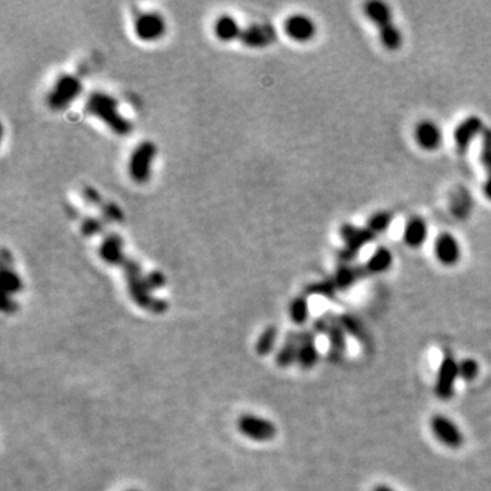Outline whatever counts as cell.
<instances>
[{
  "label": "cell",
  "instance_id": "cell-1",
  "mask_svg": "<svg viewBox=\"0 0 491 491\" xmlns=\"http://www.w3.org/2000/svg\"><path fill=\"white\" fill-rule=\"evenodd\" d=\"M363 13L367 19L376 26L378 37L382 47L391 52H396L404 42L403 33L395 22L392 8L388 3L371 0L367 1L363 7Z\"/></svg>",
  "mask_w": 491,
  "mask_h": 491
},
{
  "label": "cell",
  "instance_id": "cell-2",
  "mask_svg": "<svg viewBox=\"0 0 491 491\" xmlns=\"http://www.w3.org/2000/svg\"><path fill=\"white\" fill-rule=\"evenodd\" d=\"M86 111L117 135H127L132 132V125L119 111V103L114 96L105 92H93L86 101Z\"/></svg>",
  "mask_w": 491,
  "mask_h": 491
},
{
  "label": "cell",
  "instance_id": "cell-3",
  "mask_svg": "<svg viewBox=\"0 0 491 491\" xmlns=\"http://www.w3.org/2000/svg\"><path fill=\"white\" fill-rule=\"evenodd\" d=\"M316 333H321L326 335L328 340H329V354L328 358L330 362H341L345 354V348H347V342H345V330L341 326L339 317L333 316V314H326L322 316L321 318H318L314 322V329Z\"/></svg>",
  "mask_w": 491,
  "mask_h": 491
},
{
  "label": "cell",
  "instance_id": "cell-4",
  "mask_svg": "<svg viewBox=\"0 0 491 491\" xmlns=\"http://www.w3.org/2000/svg\"><path fill=\"white\" fill-rule=\"evenodd\" d=\"M81 93H82L81 79L71 74H63L55 81L51 92L47 97V103L51 110L63 111L67 107H70Z\"/></svg>",
  "mask_w": 491,
  "mask_h": 491
},
{
  "label": "cell",
  "instance_id": "cell-5",
  "mask_svg": "<svg viewBox=\"0 0 491 491\" xmlns=\"http://www.w3.org/2000/svg\"><path fill=\"white\" fill-rule=\"evenodd\" d=\"M340 236L344 247L341 248L339 257L344 264H351L360 250L377 238V235L373 233L367 226L358 227L354 224H344L340 228Z\"/></svg>",
  "mask_w": 491,
  "mask_h": 491
},
{
  "label": "cell",
  "instance_id": "cell-6",
  "mask_svg": "<svg viewBox=\"0 0 491 491\" xmlns=\"http://www.w3.org/2000/svg\"><path fill=\"white\" fill-rule=\"evenodd\" d=\"M157 154L156 145L151 141H144L134 148L129 158V175L135 183H146L151 176L153 163Z\"/></svg>",
  "mask_w": 491,
  "mask_h": 491
},
{
  "label": "cell",
  "instance_id": "cell-7",
  "mask_svg": "<svg viewBox=\"0 0 491 491\" xmlns=\"http://www.w3.org/2000/svg\"><path fill=\"white\" fill-rule=\"evenodd\" d=\"M458 377V362L454 359L452 352H445L438 369L435 382V395L441 400H449L454 397V383Z\"/></svg>",
  "mask_w": 491,
  "mask_h": 491
},
{
  "label": "cell",
  "instance_id": "cell-8",
  "mask_svg": "<svg viewBox=\"0 0 491 491\" xmlns=\"http://www.w3.org/2000/svg\"><path fill=\"white\" fill-rule=\"evenodd\" d=\"M166 30H167L166 19L156 11L141 13L134 21L135 36L146 42L160 40L166 35Z\"/></svg>",
  "mask_w": 491,
  "mask_h": 491
},
{
  "label": "cell",
  "instance_id": "cell-9",
  "mask_svg": "<svg viewBox=\"0 0 491 491\" xmlns=\"http://www.w3.org/2000/svg\"><path fill=\"white\" fill-rule=\"evenodd\" d=\"M238 429L245 437L257 442L272 441L277 434V429L270 420L250 414L239 417Z\"/></svg>",
  "mask_w": 491,
  "mask_h": 491
},
{
  "label": "cell",
  "instance_id": "cell-10",
  "mask_svg": "<svg viewBox=\"0 0 491 491\" xmlns=\"http://www.w3.org/2000/svg\"><path fill=\"white\" fill-rule=\"evenodd\" d=\"M284 33L296 42H308L317 36V23L307 14L295 13L284 21Z\"/></svg>",
  "mask_w": 491,
  "mask_h": 491
},
{
  "label": "cell",
  "instance_id": "cell-11",
  "mask_svg": "<svg viewBox=\"0 0 491 491\" xmlns=\"http://www.w3.org/2000/svg\"><path fill=\"white\" fill-rule=\"evenodd\" d=\"M433 251L437 261L448 267L456 266L463 257L461 243L451 232H441L435 238Z\"/></svg>",
  "mask_w": 491,
  "mask_h": 491
},
{
  "label": "cell",
  "instance_id": "cell-12",
  "mask_svg": "<svg viewBox=\"0 0 491 491\" xmlns=\"http://www.w3.org/2000/svg\"><path fill=\"white\" fill-rule=\"evenodd\" d=\"M485 130L486 127L482 117L475 115L466 117L460 125H457L454 129V141L458 154H466L473 141L478 137H482Z\"/></svg>",
  "mask_w": 491,
  "mask_h": 491
},
{
  "label": "cell",
  "instance_id": "cell-13",
  "mask_svg": "<svg viewBox=\"0 0 491 491\" xmlns=\"http://www.w3.org/2000/svg\"><path fill=\"white\" fill-rule=\"evenodd\" d=\"M416 145L424 151H438L444 144V132L434 120H422L416 125L414 132Z\"/></svg>",
  "mask_w": 491,
  "mask_h": 491
},
{
  "label": "cell",
  "instance_id": "cell-14",
  "mask_svg": "<svg viewBox=\"0 0 491 491\" xmlns=\"http://www.w3.org/2000/svg\"><path fill=\"white\" fill-rule=\"evenodd\" d=\"M432 430L437 439L448 448L458 449L464 444V435L461 430L446 416L435 415L432 419Z\"/></svg>",
  "mask_w": 491,
  "mask_h": 491
},
{
  "label": "cell",
  "instance_id": "cell-15",
  "mask_svg": "<svg viewBox=\"0 0 491 491\" xmlns=\"http://www.w3.org/2000/svg\"><path fill=\"white\" fill-rule=\"evenodd\" d=\"M277 37L276 29L267 23H251L243 28L241 41L248 48H264Z\"/></svg>",
  "mask_w": 491,
  "mask_h": 491
},
{
  "label": "cell",
  "instance_id": "cell-16",
  "mask_svg": "<svg viewBox=\"0 0 491 491\" xmlns=\"http://www.w3.org/2000/svg\"><path fill=\"white\" fill-rule=\"evenodd\" d=\"M366 277H370L366 265L344 264L336 270L335 276L330 279L337 291H347L348 288L354 287Z\"/></svg>",
  "mask_w": 491,
  "mask_h": 491
},
{
  "label": "cell",
  "instance_id": "cell-17",
  "mask_svg": "<svg viewBox=\"0 0 491 491\" xmlns=\"http://www.w3.org/2000/svg\"><path fill=\"white\" fill-rule=\"evenodd\" d=\"M429 238V224L422 217H411L403 229V242L410 248H419Z\"/></svg>",
  "mask_w": 491,
  "mask_h": 491
},
{
  "label": "cell",
  "instance_id": "cell-18",
  "mask_svg": "<svg viewBox=\"0 0 491 491\" xmlns=\"http://www.w3.org/2000/svg\"><path fill=\"white\" fill-rule=\"evenodd\" d=\"M318 350L316 345V332L314 330H302L299 332V355L298 364L303 370L314 367L318 362Z\"/></svg>",
  "mask_w": 491,
  "mask_h": 491
},
{
  "label": "cell",
  "instance_id": "cell-19",
  "mask_svg": "<svg viewBox=\"0 0 491 491\" xmlns=\"http://www.w3.org/2000/svg\"><path fill=\"white\" fill-rule=\"evenodd\" d=\"M103 261L110 265H123L126 262L123 254V241L117 235H108L104 238L98 248Z\"/></svg>",
  "mask_w": 491,
  "mask_h": 491
},
{
  "label": "cell",
  "instance_id": "cell-20",
  "mask_svg": "<svg viewBox=\"0 0 491 491\" xmlns=\"http://www.w3.org/2000/svg\"><path fill=\"white\" fill-rule=\"evenodd\" d=\"M242 28L238 22V19L229 14H223L220 16L219 18L214 21V25H213V32H214V36L219 38L220 41H232V40H236V38H241V35H242Z\"/></svg>",
  "mask_w": 491,
  "mask_h": 491
},
{
  "label": "cell",
  "instance_id": "cell-21",
  "mask_svg": "<svg viewBox=\"0 0 491 491\" xmlns=\"http://www.w3.org/2000/svg\"><path fill=\"white\" fill-rule=\"evenodd\" d=\"M395 261V257L392 254V251L385 247L381 246L374 250V253L371 254V257L367 260L366 267L370 273V276H376V275H382L385 272H388Z\"/></svg>",
  "mask_w": 491,
  "mask_h": 491
},
{
  "label": "cell",
  "instance_id": "cell-22",
  "mask_svg": "<svg viewBox=\"0 0 491 491\" xmlns=\"http://www.w3.org/2000/svg\"><path fill=\"white\" fill-rule=\"evenodd\" d=\"M299 355V332H289L284 340L283 347L279 351L276 362L280 367H289L295 362L298 363Z\"/></svg>",
  "mask_w": 491,
  "mask_h": 491
},
{
  "label": "cell",
  "instance_id": "cell-23",
  "mask_svg": "<svg viewBox=\"0 0 491 491\" xmlns=\"http://www.w3.org/2000/svg\"><path fill=\"white\" fill-rule=\"evenodd\" d=\"M339 321H340L341 326L344 328L345 332H348L351 336H354L357 340L360 341L362 344H367L369 342V335L364 329V326L362 325V322L355 318L354 316H350V314H342L339 317Z\"/></svg>",
  "mask_w": 491,
  "mask_h": 491
},
{
  "label": "cell",
  "instance_id": "cell-24",
  "mask_svg": "<svg viewBox=\"0 0 491 491\" xmlns=\"http://www.w3.org/2000/svg\"><path fill=\"white\" fill-rule=\"evenodd\" d=\"M395 220V214L389 210H379L377 213H374L373 216L369 217L366 226L373 231V233L381 235L383 232L388 231V228L391 227V224Z\"/></svg>",
  "mask_w": 491,
  "mask_h": 491
},
{
  "label": "cell",
  "instance_id": "cell-25",
  "mask_svg": "<svg viewBox=\"0 0 491 491\" xmlns=\"http://www.w3.org/2000/svg\"><path fill=\"white\" fill-rule=\"evenodd\" d=\"M1 284H3V296H11L22 289V282L18 275L11 269L4 266L1 272Z\"/></svg>",
  "mask_w": 491,
  "mask_h": 491
},
{
  "label": "cell",
  "instance_id": "cell-26",
  "mask_svg": "<svg viewBox=\"0 0 491 491\" xmlns=\"http://www.w3.org/2000/svg\"><path fill=\"white\" fill-rule=\"evenodd\" d=\"M277 328L276 326H269L266 328L264 332L261 333L260 339L257 341L255 344V350H257V354L258 355H269L275 345H276V340H277Z\"/></svg>",
  "mask_w": 491,
  "mask_h": 491
},
{
  "label": "cell",
  "instance_id": "cell-27",
  "mask_svg": "<svg viewBox=\"0 0 491 491\" xmlns=\"http://www.w3.org/2000/svg\"><path fill=\"white\" fill-rule=\"evenodd\" d=\"M308 314H310V310H308V301L306 295L295 298L289 304V317L292 322L302 325L308 320Z\"/></svg>",
  "mask_w": 491,
  "mask_h": 491
},
{
  "label": "cell",
  "instance_id": "cell-28",
  "mask_svg": "<svg viewBox=\"0 0 491 491\" xmlns=\"http://www.w3.org/2000/svg\"><path fill=\"white\" fill-rule=\"evenodd\" d=\"M306 292L310 294V295H321L323 298L333 299L335 295L337 294V289H336L335 284L332 282V279L329 277V279L322 280V282H318V283L310 284L306 288Z\"/></svg>",
  "mask_w": 491,
  "mask_h": 491
},
{
  "label": "cell",
  "instance_id": "cell-29",
  "mask_svg": "<svg viewBox=\"0 0 491 491\" xmlns=\"http://www.w3.org/2000/svg\"><path fill=\"white\" fill-rule=\"evenodd\" d=\"M480 161L486 171V178H491V130L486 129L482 135Z\"/></svg>",
  "mask_w": 491,
  "mask_h": 491
},
{
  "label": "cell",
  "instance_id": "cell-30",
  "mask_svg": "<svg viewBox=\"0 0 491 491\" xmlns=\"http://www.w3.org/2000/svg\"><path fill=\"white\" fill-rule=\"evenodd\" d=\"M479 373V366L473 359H463L458 362V377L466 381H473Z\"/></svg>",
  "mask_w": 491,
  "mask_h": 491
},
{
  "label": "cell",
  "instance_id": "cell-31",
  "mask_svg": "<svg viewBox=\"0 0 491 491\" xmlns=\"http://www.w3.org/2000/svg\"><path fill=\"white\" fill-rule=\"evenodd\" d=\"M103 228V224L100 220H96L93 217H89L83 221L82 224V233L86 236H93L96 233H98Z\"/></svg>",
  "mask_w": 491,
  "mask_h": 491
},
{
  "label": "cell",
  "instance_id": "cell-32",
  "mask_svg": "<svg viewBox=\"0 0 491 491\" xmlns=\"http://www.w3.org/2000/svg\"><path fill=\"white\" fill-rule=\"evenodd\" d=\"M146 280H148V284H149L151 291H154L157 288H161L166 283V279L160 273H151L149 276H146Z\"/></svg>",
  "mask_w": 491,
  "mask_h": 491
},
{
  "label": "cell",
  "instance_id": "cell-33",
  "mask_svg": "<svg viewBox=\"0 0 491 491\" xmlns=\"http://www.w3.org/2000/svg\"><path fill=\"white\" fill-rule=\"evenodd\" d=\"M3 311L4 313H14L17 310V303L13 301L11 296H3Z\"/></svg>",
  "mask_w": 491,
  "mask_h": 491
},
{
  "label": "cell",
  "instance_id": "cell-34",
  "mask_svg": "<svg viewBox=\"0 0 491 491\" xmlns=\"http://www.w3.org/2000/svg\"><path fill=\"white\" fill-rule=\"evenodd\" d=\"M482 191H483V195L486 197V200L491 202V178L485 179L483 186H482Z\"/></svg>",
  "mask_w": 491,
  "mask_h": 491
},
{
  "label": "cell",
  "instance_id": "cell-35",
  "mask_svg": "<svg viewBox=\"0 0 491 491\" xmlns=\"http://www.w3.org/2000/svg\"><path fill=\"white\" fill-rule=\"evenodd\" d=\"M374 491H395L393 489H391V487H388V486H383V485H381V486H377L376 489H374Z\"/></svg>",
  "mask_w": 491,
  "mask_h": 491
},
{
  "label": "cell",
  "instance_id": "cell-36",
  "mask_svg": "<svg viewBox=\"0 0 491 491\" xmlns=\"http://www.w3.org/2000/svg\"><path fill=\"white\" fill-rule=\"evenodd\" d=\"M130 491H137V490H130Z\"/></svg>",
  "mask_w": 491,
  "mask_h": 491
}]
</instances>
